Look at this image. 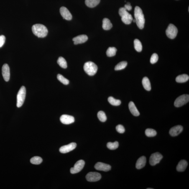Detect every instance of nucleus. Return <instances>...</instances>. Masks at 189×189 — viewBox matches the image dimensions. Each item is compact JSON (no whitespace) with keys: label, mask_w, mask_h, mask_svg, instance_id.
Returning <instances> with one entry per match:
<instances>
[{"label":"nucleus","mask_w":189,"mask_h":189,"mask_svg":"<svg viewBox=\"0 0 189 189\" xmlns=\"http://www.w3.org/2000/svg\"><path fill=\"white\" fill-rule=\"evenodd\" d=\"M134 15L136 23L138 27L140 29H143L145 19L142 10L139 6H136L135 8Z\"/></svg>","instance_id":"f257e3e1"},{"label":"nucleus","mask_w":189,"mask_h":189,"mask_svg":"<svg viewBox=\"0 0 189 189\" xmlns=\"http://www.w3.org/2000/svg\"><path fill=\"white\" fill-rule=\"evenodd\" d=\"M32 31L34 35L39 38L45 37L48 33L46 26L41 24L34 25L32 26Z\"/></svg>","instance_id":"f03ea898"},{"label":"nucleus","mask_w":189,"mask_h":189,"mask_svg":"<svg viewBox=\"0 0 189 189\" xmlns=\"http://www.w3.org/2000/svg\"><path fill=\"white\" fill-rule=\"evenodd\" d=\"M119 14L121 18V20L124 24L129 25L132 23L133 19L132 15L128 12L124 7L119 9Z\"/></svg>","instance_id":"7ed1b4c3"},{"label":"nucleus","mask_w":189,"mask_h":189,"mask_svg":"<svg viewBox=\"0 0 189 189\" xmlns=\"http://www.w3.org/2000/svg\"><path fill=\"white\" fill-rule=\"evenodd\" d=\"M83 68L85 73L90 76L95 75L98 70L96 64L91 61L86 62L84 65Z\"/></svg>","instance_id":"20e7f679"},{"label":"nucleus","mask_w":189,"mask_h":189,"mask_svg":"<svg viewBox=\"0 0 189 189\" xmlns=\"http://www.w3.org/2000/svg\"><path fill=\"white\" fill-rule=\"evenodd\" d=\"M26 89L25 87L23 86L19 89L17 95V106L18 108L22 106L25 100Z\"/></svg>","instance_id":"39448f33"},{"label":"nucleus","mask_w":189,"mask_h":189,"mask_svg":"<svg viewBox=\"0 0 189 189\" xmlns=\"http://www.w3.org/2000/svg\"><path fill=\"white\" fill-rule=\"evenodd\" d=\"M189 101V95L184 94L178 97L175 100L174 105L177 107H179L186 104Z\"/></svg>","instance_id":"423d86ee"},{"label":"nucleus","mask_w":189,"mask_h":189,"mask_svg":"<svg viewBox=\"0 0 189 189\" xmlns=\"http://www.w3.org/2000/svg\"><path fill=\"white\" fill-rule=\"evenodd\" d=\"M178 30L176 27L174 25L171 24L169 25L166 33L167 37L171 39H174L176 37Z\"/></svg>","instance_id":"0eeeda50"},{"label":"nucleus","mask_w":189,"mask_h":189,"mask_svg":"<svg viewBox=\"0 0 189 189\" xmlns=\"http://www.w3.org/2000/svg\"><path fill=\"white\" fill-rule=\"evenodd\" d=\"M163 156L159 152L153 154L149 158V164L152 166H155L160 162Z\"/></svg>","instance_id":"6e6552de"},{"label":"nucleus","mask_w":189,"mask_h":189,"mask_svg":"<svg viewBox=\"0 0 189 189\" xmlns=\"http://www.w3.org/2000/svg\"><path fill=\"white\" fill-rule=\"evenodd\" d=\"M85 165V161L83 160H78L76 163L73 167L70 169V172L74 174L79 172L83 168Z\"/></svg>","instance_id":"1a4fd4ad"},{"label":"nucleus","mask_w":189,"mask_h":189,"mask_svg":"<svg viewBox=\"0 0 189 189\" xmlns=\"http://www.w3.org/2000/svg\"><path fill=\"white\" fill-rule=\"evenodd\" d=\"M86 178L88 181L96 182L101 179V175L98 172H90L86 175Z\"/></svg>","instance_id":"9d476101"},{"label":"nucleus","mask_w":189,"mask_h":189,"mask_svg":"<svg viewBox=\"0 0 189 189\" xmlns=\"http://www.w3.org/2000/svg\"><path fill=\"white\" fill-rule=\"evenodd\" d=\"M77 146L75 143H72L67 145H64L60 148L59 151L62 154L67 153L75 149Z\"/></svg>","instance_id":"9b49d317"},{"label":"nucleus","mask_w":189,"mask_h":189,"mask_svg":"<svg viewBox=\"0 0 189 189\" xmlns=\"http://www.w3.org/2000/svg\"><path fill=\"white\" fill-rule=\"evenodd\" d=\"M95 168L98 170L108 172L111 170V166L108 164L101 162H98L95 164Z\"/></svg>","instance_id":"f8f14e48"},{"label":"nucleus","mask_w":189,"mask_h":189,"mask_svg":"<svg viewBox=\"0 0 189 189\" xmlns=\"http://www.w3.org/2000/svg\"><path fill=\"white\" fill-rule=\"evenodd\" d=\"M3 76L5 81L8 82L10 78V70L9 65L4 64L2 68Z\"/></svg>","instance_id":"ddd939ff"},{"label":"nucleus","mask_w":189,"mask_h":189,"mask_svg":"<svg viewBox=\"0 0 189 189\" xmlns=\"http://www.w3.org/2000/svg\"><path fill=\"white\" fill-rule=\"evenodd\" d=\"M60 120L63 124H70L74 122L75 119L72 116L63 115L61 117Z\"/></svg>","instance_id":"4468645a"},{"label":"nucleus","mask_w":189,"mask_h":189,"mask_svg":"<svg viewBox=\"0 0 189 189\" xmlns=\"http://www.w3.org/2000/svg\"><path fill=\"white\" fill-rule=\"evenodd\" d=\"M61 14L64 19L67 20H70L72 18V16L71 13L67 8L65 7H62L60 9Z\"/></svg>","instance_id":"2eb2a0df"},{"label":"nucleus","mask_w":189,"mask_h":189,"mask_svg":"<svg viewBox=\"0 0 189 189\" xmlns=\"http://www.w3.org/2000/svg\"><path fill=\"white\" fill-rule=\"evenodd\" d=\"M183 128L181 126H177L171 128L169 131L171 136L173 137L177 136L183 131Z\"/></svg>","instance_id":"dca6fc26"},{"label":"nucleus","mask_w":189,"mask_h":189,"mask_svg":"<svg viewBox=\"0 0 189 189\" xmlns=\"http://www.w3.org/2000/svg\"><path fill=\"white\" fill-rule=\"evenodd\" d=\"M88 37L85 35H81L74 38L73 40L74 44L77 45L78 44H83L87 41Z\"/></svg>","instance_id":"f3484780"},{"label":"nucleus","mask_w":189,"mask_h":189,"mask_svg":"<svg viewBox=\"0 0 189 189\" xmlns=\"http://www.w3.org/2000/svg\"><path fill=\"white\" fill-rule=\"evenodd\" d=\"M147 162V159L145 156H142L138 159L136 163V168L137 169H141L143 168L145 166Z\"/></svg>","instance_id":"a211bd4d"},{"label":"nucleus","mask_w":189,"mask_h":189,"mask_svg":"<svg viewBox=\"0 0 189 189\" xmlns=\"http://www.w3.org/2000/svg\"><path fill=\"white\" fill-rule=\"evenodd\" d=\"M129 108L131 113L135 116H138L140 115V113L137 108L133 102H130L129 104Z\"/></svg>","instance_id":"6ab92c4d"},{"label":"nucleus","mask_w":189,"mask_h":189,"mask_svg":"<svg viewBox=\"0 0 189 189\" xmlns=\"http://www.w3.org/2000/svg\"><path fill=\"white\" fill-rule=\"evenodd\" d=\"M188 163L186 160H182L179 162L177 166V170L178 172H183L186 169Z\"/></svg>","instance_id":"aec40b11"},{"label":"nucleus","mask_w":189,"mask_h":189,"mask_svg":"<svg viewBox=\"0 0 189 189\" xmlns=\"http://www.w3.org/2000/svg\"><path fill=\"white\" fill-rule=\"evenodd\" d=\"M113 25L110 21V20L105 18L103 20L102 27L105 30H109L112 28Z\"/></svg>","instance_id":"412c9836"},{"label":"nucleus","mask_w":189,"mask_h":189,"mask_svg":"<svg viewBox=\"0 0 189 189\" xmlns=\"http://www.w3.org/2000/svg\"><path fill=\"white\" fill-rule=\"evenodd\" d=\"M189 79L188 75L184 74L178 76L176 78V81L177 83H182L188 81Z\"/></svg>","instance_id":"4be33fe9"},{"label":"nucleus","mask_w":189,"mask_h":189,"mask_svg":"<svg viewBox=\"0 0 189 189\" xmlns=\"http://www.w3.org/2000/svg\"><path fill=\"white\" fill-rule=\"evenodd\" d=\"M142 84L145 89L147 91H150L151 87L150 81L147 77H144L142 80Z\"/></svg>","instance_id":"5701e85b"},{"label":"nucleus","mask_w":189,"mask_h":189,"mask_svg":"<svg viewBox=\"0 0 189 189\" xmlns=\"http://www.w3.org/2000/svg\"><path fill=\"white\" fill-rule=\"evenodd\" d=\"M100 1V0H85V3L88 7L93 8L98 5Z\"/></svg>","instance_id":"b1692460"},{"label":"nucleus","mask_w":189,"mask_h":189,"mask_svg":"<svg viewBox=\"0 0 189 189\" xmlns=\"http://www.w3.org/2000/svg\"><path fill=\"white\" fill-rule=\"evenodd\" d=\"M117 50L114 47H110L106 51V54L107 56L112 57L116 55Z\"/></svg>","instance_id":"393cba45"},{"label":"nucleus","mask_w":189,"mask_h":189,"mask_svg":"<svg viewBox=\"0 0 189 189\" xmlns=\"http://www.w3.org/2000/svg\"><path fill=\"white\" fill-rule=\"evenodd\" d=\"M134 47L137 51L141 52L142 50V45L139 39H136L134 41Z\"/></svg>","instance_id":"a878e982"},{"label":"nucleus","mask_w":189,"mask_h":189,"mask_svg":"<svg viewBox=\"0 0 189 189\" xmlns=\"http://www.w3.org/2000/svg\"><path fill=\"white\" fill-rule=\"evenodd\" d=\"M108 101L110 104L114 106H119L121 104L120 100L115 99L113 97H110L108 98Z\"/></svg>","instance_id":"bb28decb"},{"label":"nucleus","mask_w":189,"mask_h":189,"mask_svg":"<svg viewBox=\"0 0 189 189\" xmlns=\"http://www.w3.org/2000/svg\"><path fill=\"white\" fill-rule=\"evenodd\" d=\"M57 63L62 68L66 69L67 68V62L63 57H59L57 61Z\"/></svg>","instance_id":"cd10ccee"},{"label":"nucleus","mask_w":189,"mask_h":189,"mask_svg":"<svg viewBox=\"0 0 189 189\" xmlns=\"http://www.w3.org/2000/svg\"><path fill=\"white\" fill-rule=\"evenodd\" d=\"M146 135L148 137H154L157 135V132L152 129H147L145 131Z\"/></svg>","instance_id":"c85d7f7f"},{"label":"nucleus","mask_w":189,"mask_h":189,"mask_svg":"<svg viewBox=\"0 0 189 189\" xmlns=\"http://www.w3.org/2000/svg\"><path fill=\"white\" fill-rule=\"evenodd\" d=\"M127 62L126 61H122L119 62L117 65H116L115 68V70H119L124 69L127 66Z\"/></svg>","instance_id":"c756f323"},{"label":"nucleus","mask_w":189,"mask_h":189,"mask_svg":"<svg viewBox=\"0 0 189 189\" xmlns=\"http://www.w3.org/2000/svg\"><path fill=\"white\" fill-rule=\"evenodd\" d=\"M42 162V159L41 157L35 156L32 158L31 159L30 162L31 163L34 165H39Z\"/></svg>","instance_id":"7c9ffc66"},{"label":"nucleus","mask_w":189,"mask_h":189,"mask_svg":"<svg viewBox=\"0 0 189 189\" xmlns=\"http://www.w3.org/2000/svg\"><path fill=\"white\" fill-rule=\"evenodd\" d=\"M118 146H119V143L117 141L114 143L109 142L107 144V147L111 150H114L118 148Z\"/></svg>","instance_id":"2f4dec72"},{"label":"nucleus","mask_w":189,"mask_h":189,"mask_svg":"<svg viewBox=\"0 0 189 189\" xmlns=\"http://www.w3.org/2000/svg\"><path fill=\"white\" fill-rule=\"evenodd\" d=\"M98 117L100 121L102 122H105L107 119L106 114L103 111H100L98 113Z\"/></svg>","instance_id":"473e14b6"},{"label":"nucleus","mask_w":189,"mask_h":189,"mask_svg":"<svg viewBox=\"0 0 189 189\" xmlns=\"http://www.w3.org/2000/svg\"><path fill=\"white\" fill-rule=\"evenodd\" d=\"M57 78L59 81L61 82L64 85H68L69 83V81L60 74L57 75Z\"/></svg>","instance_id":"72a5a7b5"},{"label":"nucleus","mask_w":189,"mask_h":189,"mask_svg":"<svg viewBox=\"0 0 189 189\" xmlns=\"http://www.w3.org/2000/svg\"><path fill=\"white\" fill-rule=\"evenodd\" d=\"M158 60V56L157 54L154 53L153 54L150 59V62L152 64L156 63Z\"/></svg>","instance_id":"f704fd0d"},{"label":"nucleus","mask_w":189,"mask_h":189,"mask_svg":"<svg viewBox=\"0 0 189 189\" xmlns=\"http://www.w3.org/2000/svg\"><path fill=\"white\" fill-rule=\"evenodd\" d=\"M116 130L118 132L120 133V134H123L125 131V129L124 126L121 125H118L117 126Z\"/></svg>","instance_id":"c9c22d12"},{"label":"nucleus","mask_w":189,"mask_h":189,"mask_svg":"<svg viewBox=\"0 0 189 189\" xmlns=\"http://www.w3.org/2000/svg\"><path fill=\"white\" fill-rule=\"evenodd\" d=\"M5 37L4 35H0V48L3 46L5 41Z\"/></svg>","instance_id":"e433bc0d"},{"label":"nucleus","mask_w":189,"mask_h":189,"mask_svg":"<svg viewBox=\"0 0 189 189\" xmlns=\"http://www.w3.org/2000/svg\"><path fill=\"white\" fill-rule=\"evenodd\" d=\"M124 8L127 11H130L132 9V6L131 5L130 3L128 2L127 4L125 5Z\"/></svg>","instance_id":"4c0bfd02"},{"label":"nucleus","mask_w":189,"mask_h":189,"mask_svg":"<svg viewBox=\"0 0 189 189\" xmlns=\"http://www.w3.org/2000/svg\"><path fill=\"white\" fill-rule=\"evenodd\" d=\"M132 21L134 23H136V20L135 19H133Z\"/></svg>","instance_id":"58836bf2"},{"label":"nucleus","mask_w":189,"mask_h":189,"mask_svg":"<svg viewBox=\"0 0 189 189\" xmlns=\"http://www.w3.org/2000/svg\"><path fill=\"white\" fill-rule=\"evenodd\" d=\"M153 189V188H147V189Z\"/></svg>","instance_id":"ea45409f"}]
</instances>
